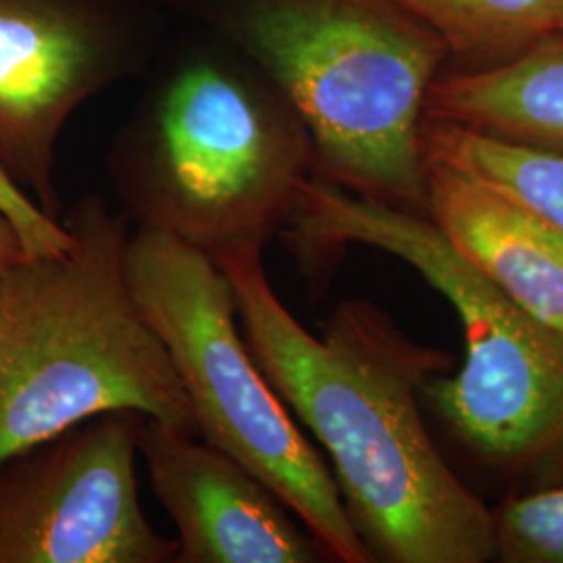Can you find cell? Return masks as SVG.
I'll use <instances>...</instances> for the list:
<instances>
[{
	"instance_id": "obj_1",
	"label": "cell",
	"mask_w": 563,
	"mask_h": 563,
	"mask_svg": "<svg viewBox=\"0 0 563 563\" xmlns=\"http://www.w3.org/2000/svg\"><path fill=\"white\" fill-rule=\"evenodd\" d=\"M213 262L232 282L253 360L330 455L376 562L493 560V511L446 465L420 411L423 386L449 363L443 353L407 339L367 301L341 302L311 336L274 292L262 249Z\"/></svg>"
},
{
	"instance_id": "obj_4",
	"label": "cell",
	"mask_w": 563,
	"mask_h": 563,
	"mask_svg": "<svg viewBox=\"0 0 563 563\" xmlns=\"http://www.w3.org/2000/svg\"><path fill=\"white\" fill-rule=\"evenodd\" d=\"M130 218L216 257L282 232L316 174L309 134L241 53L199 51L169 67L113 144Z\"/></svg>"
},
{
	"instance_id": "obj_14",
	"label": "cell",
	"mask_w": 563,
	"mask_h": 563,
	"mask_svg": "<svg viewBox=\"0 0 563 563\" xmlns=\"http://www.w3.org/2000/svg\"><path fill=\"white\" fill-rule=\"evenodd\" d=\"M495 558L563 563V486L507 499L493 511Z\"/></svg>"
},
{
	"instance_id": "obj_18",
	"label": "cell",
	"mask_w": 563,
	"mask_h": 563,
	"mask_svg": "<svg viewBox=\"0 0 563 563\" xmlns=\"http://www.w3.org/2000/svg\"><path fill=\"white\" fill-rule=\"evenodd\" d=\"M2 269H4V267H2ZM2 269H0V274H2Z\"/></svg>"
},
{
	"instance_id": "obj_6",
	"label": "cell",
	"mask_w": 563,
	"mask_h": 563,
	"mask_svg": "<svg viewBox=\"0 0 563 563\" xmlns=\"http://www.w3.org/2000/svg\"><path fill=\"white\" fill-rule=\"evenodd\" d=\"M123 272L142 318L176 367L197 432L255 474L342 563L376 562L341 490L239 332L232 282L205 251L139 228Z\"/></svg>"
},
{
	"instance_id": "obj_17",
	"label": "cell",
	"mask_w": 563,
	"mask_h": 563,
	"mask_svg": "<svg viewBox=\"0 0 563 563\" xmlns=\"http://www.w3.org/2000/svg\"><path fill=\"white\" fill-rule=\"evenodd\" d=\"M555 23H558V32L563 34V0H555Z\"/></svg>"
},
{
	"instance_id": "obj_16",
	"label": "cell",
	"mask_w": 563,
	"mask_h": 563,
	"mask_svg": "<svg viewBox=\"0 0 563 563\" xmlns=\"http://www.w3.org/2000/svg\"><path fill=\"white\" fill-rule=\"evenodd\" d=\"M25 257L20 236L11 222L0 213V269Z\"/></svg>"
},
{
	"instance_id": "obj_15",
	"label": "cell",
	"mask_w": 563,
	"mask_h": 563,
	"mask_svg": "<svg viewBox=\"0 0 563 563\" xmlns=\"http://www.w3.org/2000/svg\"><path fill=\"white\" fill-rule=\"evenodd\" d=\"M0 213L20 236L25 257L60 255L71 246V234L60 220L46 216L0 167Z\"/></svg>"
},
{
	"instance_id": "obj_8",
	"label": "cell",
	"mask_w": 563,
	"mask_h": 563,
	"mask_svg": "<svg viewBox=\"0 0 563 563\" xmlns=\"http://www.w3.org/2000/svg\"><path fill=\"white\" fill-rule=\"evenodd\" d=\"M144 418L107 411L0 465V563L176 560L139 499Z\"/></svg>"
},
{
	"instance_id": "obj_12",
	"label": "cell",
	"mask_w": 563,
	"mask_h": 563,
	"mask_svg": "<svg viewBox=\"0 0 563 563\" xmlns=\"http://www.w3.org/2000/svg\"><path fill=\"white\" fill-rule=\"evenodd\" d=\"M423 159L446 163L563 234V153L423 120Z\"/></svg>"
},
{
	"instance_id": "obj_2",
	"label": "cell",
	"mask_w": 563,
	"mask_h": 563,
	"mask_svg": "<svg viewBox=\"0 0 563 563\" xmlns=\"http://www.w3.org/2000/svg\"><path fill=\"white\" fill-rule=\"evenodd\" d=\"M302 121L316 176L426 213L422 123L449 57L395 0H197Z\"/></svg>"
},
{
	"instance_id": "obj_10",
	"label": "cell",
	"mask_w": 563,
	"mask_h": 563,
	"mask_svg": "<svg viewBox=\"0 0 563 563\" xmlns=\"http://www.w3.org/2000/svg\"><path fill=\"white\" fill-rule=\"evenodd\" d=\"M426 216L532 320L563 339V234L446 163L423 159Z\"/></svg>"
},
{
	"instance_id": "obj_13",
	"label": "cell",
	"mask_w": 563,
	"mask_h": 563,
	"mask_svg": "<svg viewBox=\"0 0 563 563\" xmlns=\"http://www.w3.org/2000/svg\"><path fill=\"white\" fill-rule=\"evenodd\" d=\"M465 69L499 65L558 32L555 0H395Z\"/></svg>"
},
{
	"instance_id": "obj_9",
	"label": "cell",
	"mask_w": 563,
	"mask_h": 563,
	"mask_svg": "<svg viewBox=\"0 0 563 563\" xmlns=\"http://www.w3.org/2000/svg\"><path fill=\"white\" fill-rule=\"evenodd\" d=\"M197 430L144 418L139 439L157 499L178 528V563H313L323 553L295 514Z\"/></svg>"
},
{
	"instance_id": "obj_5",
	"label": "cell",
	"mask_w": 563,
	"mask_h": 563,
	"mask_svg": "<svg viewBox=\"0 0 563 563\" xmlns=\"http://www.w3.org/2000/svg\"><path fill=\"white\" fill-rule=\"evenodd\" d=\"M280 234L295 244H363L411 265L460 316L465 362L422 395L463 443L490 462H563V339L532 320L444 239L426 213L309 176Z\"/></svg>"
},
{
	"instance_id": "obj_3",
	"label": "cell",
	"mask_w": 563,
	"mask_h": 563,
	"mask_svg": "<svg viewBox=\"0 0 563 563\" xmlns=\"http://www.w3.org/2000/svg\"><path fill=\"white\" fill-rule=\"evenodd\" d=\"M60 222L65 253L21 257L0 274V465L118 409L197 430L125 280V218L90 195Z\"/></svg>"
},
{
	"instance_id": "obj_7",
	"label": "cell",
	"mask_w": 563,
	"mask_h": 563,
	"mask_svg": "<svg viewBox=\"0 0 563 563\" xmlns=\"http://www.w3.org/2000/svg\"><path fill=\"white\" fill-rule=\"evenodd\" d=\"M151 25L148 0H0V167L46 216L65 123L141 67Z\"/></svg>"
},
{
	"instance_id": "obj_11",
	"label": "cell",
	"mask_w": 563,
	"mask_h": 563,
	"mask_svg": "<svg viewBox=\"0 0 563 563\" xmlns=\"http://www.w3.org/2000/svg\"><path fill=\"white\" fill-rule=\"evenodd\" d=\"M423 120L563 153V34H549L499 65L439 76Z\"/></svg>"
}]
</instances>
